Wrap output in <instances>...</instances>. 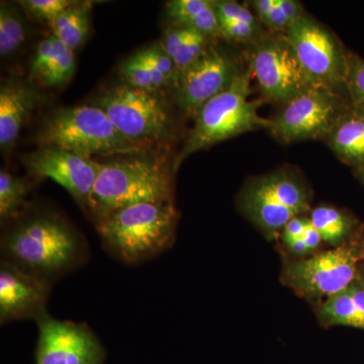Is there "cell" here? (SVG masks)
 Returning <instances> with one entry per match:
<instances>
[{
    "label": "cell",
    "mask_w": 364,
    "mask_h": 364,
    "mask_svg": "<svg viewBox=\"0 0 364 364\" xmlns=\"http://www.w3.org/2000/svg\"><path fill=\"white\" fill-rule=\"evenodd\" d=\"M241 71L233 57L210 46L181 74L176 88L177 105L182 112L195 117L208 100L226 90Z\"/></svg>",
    "instance_id": "14"
},
{
    "label": "cell",
    "mask_w": 364,
    "mask_h": 364,
    "mask_svg": "<svg viewBox=\"0 0 364 364\" xmlns=\"http://www.w3.org/2000/svg\"><path fill=\"white\" fill-rule=\"evenodd\" d=\"M359 280V282H363L364 284V263L361 265L360 268H359V272L358 274V277H356Z\"/></svg>",
    "instance_id": "37"
},
{
    "label": "cell",
    "mask_w": 364,
    "mask_h": 364,
    "mask_svg": "<svg viewBox=\"0 0 364 364\" xmlns=\"http://www.w3.org/2000/svg\"><path fill=\"white\" fill-rule=\"evenodd\" d=\"M311 198L303 178L293 169L282 168L246 183L239 208L263 233L275 237L291 219L310 210Z\"/></svg>",
    "instance_id": "6"
},
{
    "label": "cell",
    "mask_w": 364,
    "mask_h": 364,
    "mask_svg": "<svg viewBox=\"0 0 364 364\" xmlns=\"http://www.w3.org/2000/svg\"><path fill=\"white\" fill-rule=\"evenodd\" d=\"M352 109L346 92L316 86L282 105L269 119L267 130L284 144L324 141L339 119Z\"/></svg>",
    "instance_id": "8"
},
{
    "label": "cell",
    "mask_w": 364,
    "mask_h": 364,
    "mask_svg": "<svg viewBox=\"0 0 364 364\" xmlns=\"http://www.w3.org/2000/svg\"><path fill=\"white\" fill-rule=\"evenodd\" d=\"M37 143L61 148L81 156H121L138 154L146 145L122 134L109 117L95 105L60 109L46 119Z\"/></svg>",
    "instance_id": "5"
},
{
    "label": "cell",
    "mask_w": 364,
    "mask_h": 364,
    "mask_svg": "<svg viewBox=\"0 0 364 364\" xmlns=\"http://www.w3.org/2000/svg\"><path fill=\"white\" fill-rule=\"evenodd\" d=\"M210 39L203 33L189 28L186 39L173 51L169 53L181 75L208 51L210 47Z\"/></svg>",
    "instance_id": "24"
},
{
    "label": "cell",
    "mask_w": 364,
    "mask_h": 364,
    "mask_svg": "<svg viewBox=\"0 0 364 364\" xmlns=\"http://www.w3.org/2000/svg\"><path fill=\"white\" fill-rule=\"evenodd\" d=\"M92 1H74L52 23L53 33L75 51L87 40L91 30Z\"/></svg>",
    "instance_id": "19"
},
{
    "label": "cell",
    "mask_w": 364,
    "mask_h": 364,
    "mask_svg": "<svg viewBox=\"0 0 364 364\" xmlns=\"http://www.w3.org/2000/svg\"><path fill=\"white\" fill-rule=\"evenodd\" d=\"M51 282L1 260L0 264V321L38 318L46 313Z\"/></svg>",
    "instance_id": "15"
},
{
    "label": "cell",
    "mask_w": 364,
    "mask_h": 364,
    "mask_svg": "<svg viewBox=\"0 0 364 364\" xmlns=\"http://www.w3.org/2000/svg\"><path fill=\"white\" fill-rule=\"evenodd\" d=\"M122 156L100 163L90 208L95 223L129 205L172 202L171 172L165 160Z\"/></svg>",
    "instance_id": "2"
},
{
    "label": "cell",
    "mask_w": 364,
    "mask_h": 364,
    "mask_svg": "<svg viewBox=\"0 0 364 364\" xmlns=\"http://www.w3.org/2000/svg\"><path fill=\"white\" fill-rule=\"evenodd\" d=\"M250 45L249 68L264 100L284 105L318 86L299 64L284 33H264Z\"/></svg>",
    "instance_id": "10"
},
{
    "label": "cell",
    "mask_w": 364,
    "mask_h": 364,
    "mask_svg": "<svg viewBox=\"0 0 364 364\" xmlns=\"http://www.w3.org/2000/svg\"><path fill=\"white\" fill-rule=\"evenodd\" d=\"M30 183L26 179L0 171V219L2 223L16 219L25 205L30 193Z\"/></svg>",
    "instance_id": "21"
},
{
    "label": "cell",
    "mask_w": 364,
    "mask_h": 364,
    "mask_svg": "<svg viewBox=\"0 0 364 364\" xmlns=\"http://www.w3.org/2000/svg\"><path fill=\"white\" fill-rule=\"evenodd\" d=\"M37 364H102L104 350L90 328L45 314L38 318Z\"/></svg>",
    "instance_id": "13"
},
{
    "label": "cell",
    "mask_w": 364,
    "mask_h": 364,
    "mask_svg": "<svg viewBox=\"0 0 364 364\" xmlns=\"http://www.w3.org/2000/svg\"><path fill=\"white\" fill-rule=\"evenodd\" d=\"M348 289L352 296H353L354 301H356V304L364 314V284L356 279L348 287Z\"/></svg>",
    "instance_id": "36"
},
{
    "label": "cell",
    "mask_w": 364,
    "mask_h": 364,
    "mask_svg": "<svg viewBox=\"0 0 364 364\" xmlns=\"http://www.w3.org/2000/svg\"><path fill=\"white\" fill-rule=\"evenodd\" d=\"M325 142L340 161L356 170L364 166V116L350 109L326 136Z\"/></svg>",
    "instance_id": "17"
},
{
    "label": "cell",
    "mask_w": 364,
    "mask_h": 364,
    "mask_svg": "<svg viewBox=\"0 0 364 364\" xmlns=\"http://www.w3.org/2000/svg\"><path fill=\"white\" fill-rule=\"evenodd\" d=\"M74 72H75L74 51L62 43L52 65L38 81L47 87H60L70 80Z\"/></svg>",
    "instance_id": "26"
},
{
    "label": "cell",
    "mask_w": 364,
    "mask_h": 364,
    "mask_svg": "<svg viewBox=\"0 0 364 364\" xmlns=\"http://www.w3.org/2000/svg\"><path fill=\"white\" fill-rule=\"evenodd\" d=\"M23 163L31 176L52 179L90 210L100 162L61 148L42 146L26 155Z\"/></svg>",
    "instance_id": "12"
},
{
    "label": "cell",
    "mask_w": 364,
    "mask_h": 364,
    "mask_svg": "<svg viewBox=\"0 0 364 364\" xmlns=\"http://www.w3.org/2000/svg\"><path fill=\"white\" fill-rule=\"evenodd\" d=\"M2 260L51 282L83 262L85 241L58 215H33L1 239Z\"/></svg>",
    "instance_id": "1"
},
{
    "label": "cell",
    "mask_w": 364,
    "mask_h": 364,
    "mask_svg": "<svg viewBox=\"0 0 364 364\" xmlns=\"http://www.w3.org/2000/svg\"><path fill=\"white\" fill-rule=\"evenodd\" d=\"M364 263V225L338 247L284 265L282 279L301 298L320 301L350 286Z\"/></svg>",
    "instance_id": "7"
},
{
    "label": "cell",
    "mask_w": 364,
    "mask_h": 364,
    "mask_svg": "<svg viewBox=\"0 0 364 364\" xmlns=\"http://www.w3.org/2000/svg\"><path fill=\"white\" fill-rule=\"evenodd\" d=\"M354 172H355L356 176H358V178L360 179V181H363V183L364 184V166Z\"/></svg>",
    "instance_id": "38"
},
{
    "label": "cell",
    "mask_w": 364,
    "mask_h": 364,
    "mask_svg": "<svg viewBox=\"0 0 364 364\" xmlns=\"http://www.w3.org/2000/svg\"><path fill=\"white\" fill-rule=\"evenodd\" d=\"M61 44V41L54 33L41 41L30 65L31 74L37 80H39L48 68L52 65L58 54Z\"/></svg>",
    "instance_id": "29"
},
{
    "label": "cell",
    "mask_w": 364,
    "mask_h": 364,
    "mask_svg": "<svg viewBox=\"0 0 364 364\" xmlns=\"http://www.w3.org/2000/svg\"><path fill=\"white\" fill-rule=\"evenodd\" d=\"M121 75L124 85L138 90L157 92L169 87L167 81L150 66L141 51L124 62Z\"/></svg>",
    "instance_id": "22"
},
{
    "label": "cell",
    "mask_w": 364,
    "mask_h": 364,
    "mask_svg": "<svg viewBox=\"0 0 364 364\" xmlns=\"http://www.w3.org/2000/svg\"><path fill=\"white\" fill-rule=\"evenodd\" d=\"M219 26L220 36L233 42L248 43L250 45L264 35L261 28H254L245 23L219 21Z\"/></svg>",
    "instance_id": "32"
},
{
    "label": "cell",
    "mask_w": 364,
    "mask_h": 364,
    "mask_svg": "<svg viewBox=\"0 0 364 364\" xmlns=\"http://www.w3.org/2000/svg\"><path fill=\"white\" fill-rule=\"evenodd\" d=\"M344 83L352 109L364 116V59L356 53L348 52Z\"/></svg>",
    "instance_id": "25"
},
{
    "label": "cell",
    "mask_w": 364,
    "mask_h": 364,
    "mask_svg": "<svg viewBox=\"0 0 364 364\" xmlns=\"http://www.w3.org/2000/svg\"><path fill=\"white\" fill-rule=\"evenodd\" d=\"M178 219L173 203H142L114 210L97 224L105 247L124 262H144L174 240Z\"/></svg>",
    "instance_id": "3"
},
{
    "label": "cell",
    "mask_w": 364,
    "mask_h": 364,
    "mask_svg": "<svg viewBox=\"0 0 364 364\" xmlns=\"http://www.w3.org/2000/svg\"><path fill=\"white\" fill-rule=\"evenodd\" d=\"M284 35L316 85L346 92L344 82L349 51L336 35L308 14L294 21Z\"/></svg>",
    "instance_id": "11"
},
{
    "label": "cell",
    "mask_w": 364,
    "mask_h": 364,
    "mask_svg": "<svg viewBox=\"0 0 364 364\" xmlns=\"http://www.w3.org/2000/svg\"><path fill=\"white\" fill-rule=\"evenodd\" d=\"M215 11L219 21H232V23H245L254 28H261L259 20L248 6L232 0L215 1Z\"/></svg>",
    "instance_id": "30"
},
{
    "label": "cell",
    "mask_w": 364,
    "mask_h": 364,
    "mask_svg": "<svg viewBox=\"0 0 364 364\" xmlns=\"http://www.w3.org/2000/svg\"><path fill=\"white\" fill-rule=\"evenodd\" d=\"M287 250L289 251L296 257H305L306 255L310 254L309 249L306 247L305 241L303 237L301 238L294 239L293 241H289L286 243Z\"/></svg>",
    "instance_id": "35"
},
{
    "label": "cell",
    "mask_w": 364,
    "mask_h": 364,
    "mask_svg": "<svg viewBox=\"0 0 364 364\" xmlns=\"http://www.w3.org/2000/svg\"><path fill=\"white\" fill-rule=\"evenodd\" d=\"M310 220L322 240L334 247L349 240L363 225L354 215L328 205L314 208Z\"/></svg>",
    "instance_id": "18"
},
{
    "label": "cell",
    "mask_w": 364,
    "mask_h": 364,
    "mask_svg": "<svg viewBox=\"0 0 364 364\" xmlns=\"http://www.w3.org/2000/svg\"><path fill=\"white\" fill-rule=\"evenodd\" d=\"M73 4L71 0H23L20 2L26 14L36 20L47 21L50 25Z\"/></svg>",
    "instance_id": "28"
},
{
    "label": "cell",
    "mask_w": 364,
    "mask_h": 364,
    "mask_svg": "<svg viewBox=\"0 0 364 364\" xmlns=\"http://www.w3.org/2000/svg\"><path fill=\"white\" fill-rule=\"evenodd\" d=\"M26 40L25 21L13 4L1 2L0 6V55L13 56Z\"/></svg>",
    "instance_id": "23"
},
{
    "label": "cell",
    "mask_w": 364,
    "mask_h": 364,
    "mask_svg": "<svg viewBox=\"0 0 364 364\" xmlns=\"http://www.w3.org/2000/svg\"><path fill=\"white\" fill-rule=\"evenodd\" d=\"M252 77L250 68L242 70L226 90L196 112L193 128L172 165L173 173L196 152L247 132L268 129L269 119L258 112L263 100L250 98Z\"/></svg>",
    "instance_id": "4"
},
{
    "label": "cell",
    "mask_w": 364,
    "mask_h": 364,
    "mask_svg": "<svg viewBox=\"0 0 364 364\" xmlns=\"http://www.w3.org/2000/svg\"><path fill=\"white\" fill-rule=\"evenodd\" d=\"M303 239L310 253L317 250L318 246H320L321 242L323 241L322 237L318 234L315 227L313 226L312 222H310L309 226L306 227L305 233L303 235Z\"/></svg>",
    "instance_id": "34"
},
{
    "label": "cell",
    "mask_w": 364,
    "mask_h": 364,
    "mask_svg": "<svg viewBox=\"0 0 364 364\" xmlns=\"http://www.w3.org/2000/svg\"><path fill=\"white\" fill-rule=\"evenodd\" d=\"M141 53L150 66L167 81L169 87L176 88L181 78V73L173 60L163 47L162 43L159 42L150 46L142 50Z\"/></svg>",
    "instance_id": "27"
},
{
    "label": "cell",
    "mask_w": 364,
    "mask_h": 364,
    "mask_svg": "<svg viewBox=\"0 0 364 364\" xmlns=\"http://www.w3.org/2000/svg\"><path fill=\"white\" fill-rule=\"evenodd\" d=\"M42 97L32 86L9 80L0 87V148L2 152L14 149L21 129Z\"/></svg>",
    "instance_id": "16"
},
{
    "label": "cell",
    "mask_w": 364,
    "mask_h": 364,
    "mask_svg": "<svg viewBox=\"0 0 364 364\" xmlns=\"http://www.w3.org/2000/svg\"><path fill=\"white\" fill-rule=\"evenodd\" d=\"M310 222L311 220L308 218L296 217L287 223L282 232V240L284 244L293 241L294 239L301 238Z\"/></svg>",
    "instance_id": "33"
},
{
    "label": "cell",
    "mask_w": 364,
    "mask_h": 364,
    "mask_svg": "<svg viewBox=\"0 0 364 364\" xmlns=\"http://www.w3.org/2000/svg\"><path fill=\"white\" fill-rule=\"evenodd\" d=\"M93 105L109 117L124 136L146 144L166 140L171 131L168 107L157 92L124 85L112 86L98 95Z\"/></svg>",
    "instance_id": "9"
},
{
    "label": "cell",
    "mask_w": 364,
    "mask_h": 364,
    "mask_svg": "<svg viewBox=\"0 0 364 364\" xmlns=\"http://www.w3.org/2000/svg\"><path fill=\"white\" fill-rule=\"evenodd\" d=\"M316 312L324 327L349 326L364 330V314L354 301L348 287L325 299Z\"/></svg>",
    "instance_id": "20"
},
{
    "label": "cell",
    "mask_w": 364,
    "mask_h": 364,
    "mask_svg": "<svg viewBox=\"0 0 364 364\" xmlns=\"http://www.w3.org/2000/svg\"><path fill=\"white\" fill-rule=\"evenodd\" d=\"M210 4V0H172L167 2L166 14L172 26H182Z\"/></svg>",
    "instance_id": "31"
}]
</instances>
